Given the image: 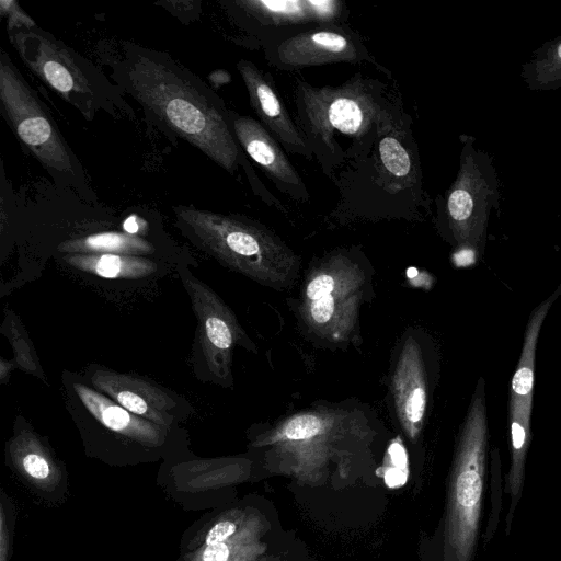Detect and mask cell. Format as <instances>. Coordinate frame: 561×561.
Segmentation results:
<instances>
[{"label":"cell","mask_w":561,"mask_h":561,"mask_svg":"<svg viewBox=\"0 0 561 561\" xmlns=\"http://www.w3.org/2000/svg\"><path fill=\"white\" fill-rule=\"evenodd\" d=\"M268 62L283 71L328 64L369 62L385 75L391 73L368 50L363 37L346 24L312 25L270 44Z\"/></svg>","instance_id":"cell-14"},{"label":"cell","mask_w":561,"mask_h":561,"mask_svg":"<svg viewBox=\"0 0 561 561\" xmlns=\"http://www.w3.org/2000/svg\"><path fill=\"white\" fill-rule=\"evenodd\" d=\"M216 79H210L217 87L228 83L231 79L230 75L225 70H217L210 75Z\"/></svg>","instance_id":"cell-29"},{"label":"cell","mask_w":561,"mask_h":561,"mask_svg":"<svg viewBox=\"0 0 561 561\" xmlns=\"http://www.w3.org/2000/svg\"><path fill=\"white\" fill-rule=\"evenodd\" d=\"M459 169L448 188L436 196L434 224L438 233L460 250L477 249L489 214L499 204V184L491 159L477 150L473 139L461 136Z\"/></svg>","instance_id":"cell-8"},{"label":"cell","mask_w":561,"mask_h":561,"mask_svg":"<svg viewBox=\"0 0 561 561\" xmlns=\"http://www.w3.org/2000/svg\"><path fill=\"white\" fill-rule=\"evenodd\" d=\"M60 261L85 276L123 283H148L169 267L158 257L125 254L69 253L61 254Z\"/></svg>","instance_id":"cell-18"},{"label":"cell","mask_w":561,"mask_h":561,"mask_svg":"<svg viewBox=\"0 0 561 561\" xmlns=\"http://www.w3.org/2000/svg\"><path fill=\"white\" fill-rule=\"evenodd\" d=\"M61 389L66 409L82 433H96L145 449L165 445L175 428L142 419L92 388L82 377L64 371Z\"/></svg>","instance_id":"cell-12"},{"label":"cell","mask_w":561,"mask_h":561,"mask_svg":"<svg viewBox=\"0 0 561 561\" xmlns=\"http://www.w3.org/2000/svg\"><path fill=\"white\" fill-rule=\"evenodd\" d=\"M230 125L242 151L277 190L298 203L310 199L308 188L278 141L251 116L229 111Z\"/></svg>","instance_id":"cell-16"},{"label":"cell","mask_w":561,"mask_h":561,"mask_svg":"<svg viewBox=\"0 0 561 561\" xmlns=\"http://www.w3.org/2000/svg\"><path fill=\"white\" fill-rule=\"evenodd\" d=\"M122 72L126 89L170 130L230 173L243 163L229 111L193 73L142 49L127 53Z\"/></svg>","instance_id":"cell-4"},{"label":"cell","mask_w":561,"mask_h":561,"mask_svg":"<svg viewBox=\"0 0 561 561\" xmlns=\"http://www.w3.org/2000/svg\"><path fill=\"white\" fill-rule=\"evenodd\" d=\"M332 182L337 201L324 217L329 227L357 222L424 221L433 203L425 190L412 118L404 108L362 158Z\"/></svg>","instance_id":"cell-2"},{"label":"cell","mask_w":561,"mask_h":561,"mask_svg":"<svg viewBox=\"0 0 561 561\" xmlns=\"http://www.w3.org/2000/svg\"><path fill=\"white\" fill-rule=\"evenodd\" d=\"M176 274L191 300L196 317L192 351L193 373L202 382L231 388L232 355L236 346L256 352L233 310L186 264L178 263Z\"/></svg>","instance_id":"cell-9"},{"label":"cell","mask_w":561,"mask_h":561,"mask_svg":"<svg viewBox=\"0 0 561 561\" xmlns=\"http://www.w3.org/2000/svg\"><path fill=\"white\" fill-rule=\"evenodd\" d=\"M140 221L141 220H139V218L136 216L128 217L123 224L124 232L140 236V233H141Z\"/></svg>","instance_id":"cell-28"},{"label":"cell","mask_w":561,"mask_h":561,"mask_svg":"<svg viewBox=\"0 0 561 561\" xmlns=\"http://www.w3.org/2000/svg\"><path fill=\"white\" fill-rule=\"evenodd\" d=\"M375 268L359 245L313 257L290 299L302 333L319 347L360 346V313L373 300Z\"/></svg>","instance_id":"cell-5"},{"label":"cell","mask_w":561,"mask_h":561,"mask_svg":"<svg viewBox=\"0 0 561 561\" xmlns=\"http://www.w3.org/2000/svg\"><path fill=\"white\" fill-rule=\"evenodd\" d=\"M270 528L266 517L251 510L238 534L222 542L201 545L186 561H257L266 551L262 538Z\"/></svg>","instance_id":"cell-20"},{"label":"cell","mask_w":561,"mask_h":561,"mask_svg":"<svg viewBox=\"0 0 561 561\" xmlns=\"http://www.w3.org/2000/svg\"><path fill=\"white\" fill-rule=\"evenodd\" d=\"M483 380L461 426L447 484L440 561H473L482 514L488 426Z\"/></svg>","instance_id":"cell-7"},{"label":"cell","mask_w":561,"mask_h":561,"mask_svg":"<svg viewBox=\"0 0 561 561\" xmlns=\"http://www.w3.org/2000/svg\"><path fill=\"white\" fill-rule=\"evenodd\" d=\"M174 214L182 233L221 266L278 291L297 282L299 255L262 222L195 206H178Z\"/></svg>","instance_id":"cell-6"},{"label":"cell","mask_w":561,"mask_h":561,"mask_svg":"<svg viewBox=\"0 0 561 561\" xmlns=\"http://www.w3.org/2000/svg\"><path fill=\"white\" fill-rule=\"evenodd\" d=\"M550 304V300L542 302L529 319L520 358L511 383L508 409H516L528 415H531L533 408L536 346Z\"/></svg>","instance_id":"cell-23"},{"label":"cell","mask_w":561,"mask_h":561,"mask_svg":"<svg viewBox=\"0 0 561 561\" xmlns=\"http://www.w3.org/2000/svg\"><path fill=\"white\" fill-rule=\"evenodd\" d=\"M250 512L241 508L225 512L206 531L201 545H213L230 539L242 529Z\"/></svg>","instance_id":"cell-26"},{"label":"cell","mask_w":561,"mask_h":561,"mask_svg":"<svg viewBox=\"0 0 561 561\" xmlns=\"http://www.w3.org/2000/svg\"><path fill=\"white\" fill-rule=\"evenodd\" d=\"M511 465L504 479V493L508 495V508L505 516V535L508 536L515 512L520 502L526 470V457L530 442V415L508 409Z\"/></svg>","instance_id":"cell-21"},{"label":"cell","mask_w":561,"mask_h":561,"mask_svg":"<svg viewBox=\"0 0 561 561\" xmlns=\"http://www.w3.org/2000/svg\"><path fill=\"white\" fill-rule=\"evenodd\" d=\"M375 410L357 399L317 400L273 422L253 426L250 447L264 467L300 485L321 486L348 479L373 458L386 436Z\"/></svg>","instance_id":"cell-1"},{"label":"cell","mask_w":561,"mask_h":561,"mask_svg":"<svg viewBox=\"0 0 561 561\" xmlns=\"http://www.w3.org/2000/svg\"><path fill=\"white\" fill-rule=\"evenodd\" d=\"M492 461V478H491V511L483 535L484 545H489L492 540L500 520V513L502 510V493L504 492V482L501 480V462L497 450L493 453Z\"/></svg>","instance_id":"cell-27"},{"label":"cell","mask_w":561,"mask_h":561,"mask_svg":"<svg viewBox=\"0 0 561 561\" xmlns=\"http://www.w3.org/2000/svg\"><path fill=\"white\" fill-rule=\"evenodd\" d=\"M82 377L118 405L160 426L176 428L193 413L185 398L137 374L91 364Z\"/></svg>","instance_id":"cell-15"},{"label":"cell","mask_w":561,"mask_h":561,"mask_svg":"<svg viewBox=\"0 0 561 561\" xmlns=\"http://www.w3.org/2000/svg\"><path fill=\"white\" fill-rule=\"evenodd\" d=\"M234 4L260 26L296 34L317 25L309 0H241Z\"/></svg>","instance_id":"cell-22"},{"label":"cell","mask_w":561,"mask_h":561,"mask_svg":"<svg viewBox=\"0 0 561 561\" xmlns=\"http://www.w3.org/2000/svg\"><path fill=\"white\" fill-rule=\"evenodd\" d=\"M0 103L16 137L44 167L60 174L75 173V157L53 118L4 51L0 57Z\"/></svg>","instance_id":"cell-10"},{"label":"cell","mask_w":561,"mask_h":561,"mask_svg":"<svg viewBox=\"0 0 561 561\" xmlns=\"http://www.w3.org/2000/svg\"><path fill=\"white\" fill-rule=\"evenodd\" d=\"M61 254L98 253L125 254L157 257L158 249L141 236L127 232H100L73 238L61 242L58 248Z\"/></svg>","instance_id":"cell-24"},{"label":"cell","mask_w":561,"mask_h":561,"mask_svg":"<svg viewBox=\"0 0 561 561\" xmlns=\"http://www.w3.org/2000/svg\"><path fill=\"white\" fill-rule=\"evenodd\" d=\"M237 69L245 85L251 107L262 126L286 152L312 160L313 156L288 112L272 75L247 59H240Z\"/></svg>","instance_id":"cell-17"},{"label":"cell","mask_w":561,"mask_h":561,"mask_svg":"<svg viewBox=\"0 0 561 561\" xmlns=\"http://www.w3.org/2000/svg\"><path fill=\"white\" fill-rule=\"evenodd\" d=\"M10 39L23 62L87 118L96 110L95 79L79 55L37 26L12 32Z\"/></svg>","instance_id":"cell-13"},{"label":"cell","mask_w":561,"mask_h":561,"mask_svg":"<svg viewBox=\"0 0 561 561\" xmlns=\"http://www.w3.org/2000/svg\"><path fill=\"white\" fill-rule=\"evenodd\" d=\"M523 77L530 89L549 90L561 87V38L546 43L524 65Z\"/></svg>","instance_id":"cell-25"},{"label":"cell","mask_w":561,"mask_h":561,"mask_svg":"<svg viewBox=\"0 0 561 561\" xmlns=\"http://www.w3.org/2000/svg\"><path fill=\"white\" fill-rule=\"evenodd\" d=\"M293 96L296 125L331 181L365 156L404 108L386 82L362 72L339 85L316 87L297 78Z\"/></svg>","instance_id":"cell-3"},{"label":"cell","mask_w":561,"mask_h":561,"mask_svg":"<svg viewBox=\"0 0 561 561\" xmlns=\"http://www.w3.org/2000/svg\"><path fill=\"white\" fill-rule=\"evenodd\" d=\"M434 346L420 328H408L392 354L389 378L390 403L394 419L411 442L424 430L434 381Z\"/></svg>","instance_id":"cell-11"},{"label":"cell","mask_w":561,"mask_h":561,"mask_svg":"<svg viewBox=\"0 0 561 561\" xmlns=\"http://www.w3.org/2000/svg\"><path fill=\"white\" fill-rule=\"evenodd\" d=\"M15 421L14 435L9 444V454L14 467L38 485H53L60 476L53 456L21 415Z\"/></svg>","instance_id":"cell-19"}]
</instances>
